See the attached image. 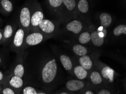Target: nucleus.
<instances>
[{
	"label": "nucleus",
	"instance_id": "1",
	"mask_svg": "<svg viewBox=\"0 0 126 94\" xmlns=\"http://www.w3.org/2000/svg\"><path fill=\"white\" fill-rule=\"evenodd\" d=\"M58 66L55 59H49L42 67L41 70V78L45 84H50L56 77Z\"/></svg>",
	"mask_w": 126,
	"mask_h": 94
},
{
	"label": "nucleus",
	"instance_id": "24",
	"mask_svg": "<svg viewBox=\"0 0 126 94\" xmlns=\"http://www.w3.org/2000/svg\"><path fill=\"white\" fill-rule=\"evenodd\" d=\"M112 34L115 37H119V36L124 34H126V25L125 24H119L115 27L112 30Z\"/></svg>",
	"mask_w": 126,
	"mask_h": 94
},
{
	"label": "nucleus",
	"instance_id": "32",
	"mask_svg": "<svg viewBox=\"0 0 126 94\" xmlns=\"http://www.w3.org/2000/svg\"><path fill=\"white\" fill-rule=\"evenodd\" d=\"M3 62V58H2V56H1V55H0V65H1L2 63Z\"/></svg>",
	"mask_w": 126,
	"mask_h": 94
},
{
	"label": "nucleus",
	"instance_id": "29",
	"mask_svg": "<svg viewBox=\"0 0 126 94\" xmlns=\"http://www.w3.org/2000/svg\"><path fill=\"white\" fill-rule=\"evenodd\" d=\"M5 81V75L1 70H0V83L2 84Z\"/></svg>",
	"mask_w": 126,
	"mask_h": 94
},
{
	"label": "nucleus",
	"instance_id": "20",
	"mask_svg": "<svg viewBox=\"0 0 126 94\" xmlns=\"http://www.w3.org/2000/svg\"><path fill=\"white\" fill-rule=\"evenodd\" d=\"M89 80L93 85H101L103 82V78L100 72L97 70H93L89 74Z\"/></svg>",
	"mask_w": 126,
	"mask_h": 94
},
{
	"label": "nucleus",
	"instance_id": "14",
	"mask_svg": "<svg viewBox=\"0 0 126 94\" xmlns=\"http://www.w3.org/2000/svg\"><path fill=\"white\" fill-rule=\"evenodd\" d=\"M71 49L72 53L78 56H83L88 55L89 53V50L85 46L79 43H74L71 46Z\"/></svg>",
	"mask_w": 126,
	"mask_h": 94
},
{
	"label": "nucleus",
	"instance_id": "34",
	"mask_svg": "<svg viewBox=\"0 0 126 94\" xmlns=\"http://www.w3.org/2000/svg\"><path fill=\"white\" fill-rule=\"evenodd\" d=\"M58 94H70L67 93V92H62V93H61Z\"/></svg>",
	"mask_w": 126,
	"mask_h": 94
},
{
	"label": "nucleus",
	"instance_id": "22",
	"mask_svg": "<svg viewBox=\"0 0 126 94\" xmlns=\"http://www.w3.org/2000/svg\"><path fill=\"white\" fill-rule=\"evenodd\" d=\"M89 6L87 0H79L77 5L78 11L81 14H87L89 12Z\"/></svg>",
	"mask_w": 126,
	"mask_h": 94
},
{
	"label": "nucleus",
	"instance_id": "23",
	"mask_svg": "<svg viewBox=\"0 0 126 94\" xmlns=\"http://www.w3.org/2000/svg\"><path fill=\"white\" fill-rule=\"evenodd\" d=\"M5 13H10L13 10V5L10 0H0V10Z\"/></svg>",
	"mask_w": 126,
	"mask_h": 94
},
{
	"label": "nucleus",
	"instance_id": "12",
	"mask_svg": "<svg viewBox=\"0 0 126 94\" xmlns=\"http://www.w3.org/2000/svg\"><path fill=\"white\" fill-rule=\"evenodd\" d=\"M85 83L82 80H71L67 82L66 87L71 92L79 91L85 87Z\"/></svg>",
	"mask_w": 126,
	"mask_h": 94
},
{
	"label": "nucleus",
	"instance_id": "31",
	"mask_svg": "<svg viewBox=\"0 0 126 94\" xmlns=\"http://www.w3.org/2000/svg\"><path fill=\"white\" fill-rule=\"evenodd\" d=\"M84 94H95L91 90H86V91L84 92Z\"/></svg>",
	"mask_w": 126,
	"mask_h": 94
},
{
	"label": "nucleus",
	"instance_id": "4",
	"mask_svg": "<svg viewBox=\"0 0 126 94\" xmlns=\"http://www.w3.org/2000/svg\"><path fill=\"white\" fill-rule=\"evenodd\" d=\"M48 39L47 36L39 31L32 32L27 34L24 41V49L41 43Z\"/></svg>",
	"mask_w": 126,
	"mask_h": 94
},
{
	"label": "nucleus",
	"instance_id": "36",
	"mask_svg": "<svg viewBox=\"0 0 126 94\" xmlns=\"http://www.w3.org/2000/svg\"></svg>",
	"mask_w": 126,
	"mask_h": 94
},
{
	"label": "nucleus",
	"instance_id": "7",
	"mask_svg": "<svg viewBox=\"0 0 126 94\" xmlns=\"http://www.w3.org/2000/svg\"><path fill=\"white\" fill-rule=\"evenodd\" d=\"M31 11L29 7L25 6L21 9L19 14V23L21 28L28 33L30 30Z\"/></svg>",
	"mask_w": 126,
	"mask_h": 94
},
{
	"label": "nucleus",
	"instance_id": "21",
	"mask_svg": "<svg viewBox=\"0 0 126 94\" xmlns=\"http://www.w3.org/2000/svg\"><path fill=\"white\" fill-rule=\"evenodd\" d=\"M91 32L89 31H83L78 36L77 41L78 43L81 44L83 45H85L88 44L91 42Z\"/></svg>",
	"mask_w": 126,
	"mask_h": 94
},
{
	"label": "nucleus",
	"instance_id": "27",
	"mask_svg": "<svg viewBox=\"0 0 126 94\" xmlns=\"http://www.w3.org/2000/svg\"><path fill=\"white\" fill-rule=\"evenodd\" d=\"M22 94H37V91L35 88L31 86H27L22 89Z\"/></svg>",
	"mask_w": 126,
	"mask_h": 94
},
{
	"label": "nucleus",
	"instance_id": "13",
	"mask_svg": "<svg viewBox=\"0 0 126 94\" xmlns=\"http://www.w3.org/2000/svg\"><path fill=\"white\" fill-rule=\"evenodd\" d=\"M102 68L101 69V75L102 76L103 79H105L106 81H108L110 82H114V69L110 68L108 66L106 65H103Z\"/></svg>",
	"mask_w": 126,
	"mask_h": 94
},
{
	"label": "nucleus",
	"instance_id": "8",
	"mask_svg": "<svg viewBox=\"0 0 126 94\" xmlns=\"http://www.w3.org/2000/svg\"><path fill=\"white\" fill-rule=\"evenodd\" d=\"M84 30V24L79 19H73L65 26V30L72 36H78Z\"/></svg>",
	"mask_w": 126,
	"mask_h": 94
},
{
	"label": "nucleus",
	"instance_id": "15",
	"mask_svg": "<svg viewBox=\"0 0 126 94\" xmlns=\"http://www.w3.org/2000/svg\"><path fill=\"white\" fill-rule=\"evenodd\" d=\"M7 83L9 86L20 92V90L23 86L24 81L22 78L13 75L10 78H9Z\"/></svg>",
	"mask_w": 126,
	"mask_h": 94
},
{
	"label": "nucleus",
	"instance_id": "35",
	"mask_svg": "<svg viewBox=\"0 0 126 94\" xmlns=\"http://www.w3.org/2000/svg\"><path fill=\"white\" fill-rule=\"evenodd\" d=\"M2 89V84L0 83V93H1Z\"/></svg>",
	"mask_w": 126,
	"mask_h": 94
},
{
	"label": "nucleus",
	"instance_id": "30",
	"mask_svg": "<svg viewBox=\"0 0 126 94\" xmlns=\"http://www.w3.org/2000/svg\"><path fill=\"white\" fill-rule=\"evenodd\" d=\"M3 42V31L0 30V45L2 44Z\"/></svg>",
	"mask_w": 126,
	"mask_h": 94
},
{
	"label": "nucleus",
	"instance_id": "9",
	"mask_svg": "<svg viewBox=\"0 0 126 94\" xmlns=\"http://www.w3.org/2000/svg\"><path fill=\"white\" fill-rule=\"evenodd\" d=\"M44 14L41 9H36L31 14L30 29H31L32 32L37 31L38 27L44 19Z\"/></svg>",
	"mask_w": 126,
	"mask_h": 94
},
{
	"label": "nucleus",
	"instance_id": "16",
	"mask_svg": "<svg viewBox=\"0 0 126 94\" xmlns=\"http://www.w3.org/2000/svg\"><path fill=\"white\" fill-rule=\"evenodd\" d=\"M79 63L80 66H81L87 70H90L93 68V60L90 55H86L84 56L79 57Z\"/></svg>",
	"mask_w": 126,
	"mask_h": 94
},
{
	"label": "nucleus",
	"instance_id": "2",
	"mask_svg": "<svg viewBox=\"0 0 126 94\" xmlns=\"http://www.w3.org/2000/svg\"><path fill=\"white\" fill-rule=\"evenodd\" d=\"M27 34L23 29L21 28L16 30L10 45L11 50L17 54L24 51V41Z\"/></svg>",
	"mask_w": 126,
	"mask_h": 94
},
{
	"label": "nucleus",
	"instance_id": "10",
	"mask_svg": "<svg viewBox=\"0 0 126 94\" xmlns=\"http://www.w3.org/2000/svg\"><path fill=\"white\" fill-rule=\"evenodd\" d=\"M18 55L17 63L15 64L14 69L13 70V75L23 78L24 76V72H25V69H24L23 64L24 51L18 54Z\"/></svg>",
	"mask_w": 126,
	"mask_h": 94
},
{
	"label": "nucleus",
	"instance_id": "25",
	"mask_svg": "<svg viewBox=\"0 0 126 94\" xmlns=\"http://www.w3.org/2000/svg\"><path fill=\"white\" fill-rule=\"evenodd\" d=\"M47 1L50 9L56 10L57 9H60L63 0H47Z\"/></svg>",
	"mask_w": 126,
	"mask_h": 94
},
{
	"label": "nucleus",
	"instance_id": "6",
	"mask_svg": "<svg viewBox=\"0 0 126 94\" xmlns=\"http://www.w3.org/2000/svg\"><path fill=\"white\" fill-rule=\"evenodd\" d=\"M60 9L63 11L61 12L62 18L67 20L72 17L76 13V2L75 0H63Z\"/></svg>",
	"mask_w": 126,
	"mask_h": 94
},
{
	"label": "nucleus",
	"instance_id": "19",
	"mask_svg": "<svg viewBox=\"0 0 126 94\" xmlns=\"http://www.w3.org/2000/svg\"><path fill=\"white\" fill-rule=\"evenodd\" d=\"M74 73L76 77L79 80H84L87 78L88 76V70L83 68L81 66L78 65L74 68Z\"/></svg>",
	"mask_w": 126,
	"mask_h": 94
},
{
	"label": "nucleus",
	"instance_id": "5",
	"mask_svg": "<svg viewBox=\"0 0 126 94\" xmlns=\"http://www.w3.org/2000/svg\"><path fill=\"white\" fill-rule=\"evenodd\" d=\"M108 34V30L106 28L102 27L94 29L91 32V41L95 47H100L105 43V39Z\"/></svg>",
	"mask_w": 126,
	"mask_h": 94
},
{
	"label": "nucleus",
	"instance_id": "17",
	"mask_svg": "<svg viewBox=\"0 0 126 94\" xmlns=\"http://www.w3.org/2000/svg\"><path fill=\"white\" fill-rule=\"evenodd\" d=\"M100 25L101 27L108 28L111 26L112 22V19L111 15L107 13H102L100 15Z\"/></svg>",
	"mask_w": 126,
	"mask_h": 94
},
{
	"label": "nucleus",
	"instance_id": "26",
	"mask_svg": "<svg viewBox=\"0 0 126 94\" xmlns=\"http://www.w3.org/2000/svg\"><path fill=\"white\" fill-rule=\"evenodd\" d=\"M1 93L2 94H19L20 92L10 86H5L4 87H2Z\"/></svg>",
	"mask_w": 126,
	"mask_h": 94
},
{
	"label": "nucleus",
	"instance_id": "18",
	"mask_svg": "<svg viewBox=\"0 0 126 94\" xmlns=\"http://www.w3.org/2000/svg\"><path fill=\"white\" fill-rule=\"evenodd\" d=\"M60 61L65 70L70 72L73 68V63L71 57L67 55L61 54L60 55Z\"/></svg>",
	"mask_w": 126,
	"mask_h": 94
},
{
	"label": "nucleus",
	"instance_id": "28",
	"mask_svg": "<svg viewBox=\"0 0 126 94\" xmlns=\"http://www.w3.org/2000/svg\"><path fill=\"white\" fill-rule=\"evenodd\" d=\"M97 94H111V93L109 90H108L106 89H103L100 90L98 92Z\"/></svg>",
	"mask_w": 126,
	"mask_h": 94
},
{
	"label": "nucleus",
	"instance_id": "33",
	"mask_svg": "<svg viewBox=\"0 0 126 94\" xmlns=\"http://www.w3.org/2000/svg\"><path fill=\"white\" fill-rule=\"evenodd\" d=\"M37 94H47L45 93H44V92H42V91H39V92H37Z\"/></svg>",
	"mask_w": 126,
	"mask_h": 94
},
{
	"label": "nucleus",
	"instance_id": "11",
	"mask_svg": "<svg viewBox=\"0 0 126 94\" xmlns=\"http://www.w3.org/2000/svg\"><path fill=\"white\" fill-rule=\"evenodd\" d=\"M14 34V27L11 25H6L3 30V45L4 46L10 45Z\"/></svg>",
	"mask_w": 126,
	"mask_h": 94
},
{
	"label": "nucleus",
	"instance_id": "3",
	"mask_svg": "<svg viewBox=\"0 0 126 94\" xmlns=\"http://www.w3.org/2000/svg\"><path fill=\"white\" fill-rule=\"evenodd\" d=\"M37 31L44 34L48 38L52 37L57 34L58 27L56 23L48 19H43L39 25Z\"/></svg>",
	"mask_w": 126,
	"mask_h": 94
}]
</instances>
